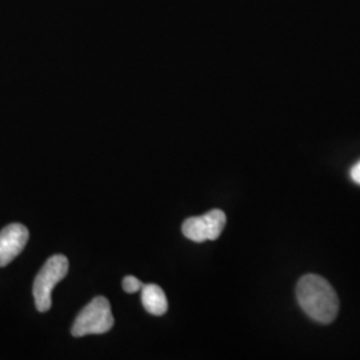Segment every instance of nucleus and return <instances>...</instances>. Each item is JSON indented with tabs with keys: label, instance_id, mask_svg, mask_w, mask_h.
<instances>
[{
	"label": "nucleus",
	"instance_id": "obj_1",
	"mask_svg": "<svg viewBox=\"0 0 360 360\" xmlns=\"http://www.w3.org/2000/svg\"><path fill=\"white\" fill-rule=\"evenodd\" d=\"M299 306L315 322H334L339 312V299L334 287L319 275H304L296 285Z\"/></svg>",
	"mask_w": 360,
	"mask_h": 360
},
{
	"label": "nucleus",
	"instance_id": "obj_2",
	"mask_svg": "<svg viewBox=\"0 0 360 360\" xmlns=\"http://www.w3.org/2000/svg\"><path fill=\"white\" fill-rule=\"evenodd\" d=\"M114 327V316L110 302L104 296H96L79 312L71 333L75 338L86 335L105 334Z\"/></svg>",
	"mask_w": 360,
	"mask_h": 360
},
{
	"label": "nucleus",
	"instance_id": "obj_3",
	"mask_svg": "<svg viewBox=\"0 0 360 360\" xmlns=\"http://www.w3.org/2000/svg\"><path fill=\"white\" fill-rule=\"evenodd\" d=\"M68 272V260L65 255H53L47 259L41 270L39 271L32 294L35 306L40 312H47L51 309V292L53 287L59 283Z\"/></svg>",
	"mask_w": 360,
	"mask_h": 360
},
{
	"label": "nucleus",
	"instance_id": "obj_4",
	"mask_svg": "<svg viewBox=\"0 0 360 360\" xmlns=\"http://www.w3.org/2000/svg\"><path fill=\"white\" fill-rule=\"evenodd\" d=\"M226 214L221 210H211L202 217L184 220L181 231L184 236L196 243L217 240L226 227Z\"/></svg>",
	"mask_w": 360,
	"mask_h": 360
},
{
	"label": "nucleus",
	"instance_id": "obj_5",
	"mask_svg": "<svg viewBox=\"0 0 360 360\" xmlns=\"http://www.w3.org/2000/svg\"><path fill=\"white\" fill-rule=\"evenodd\" d=\"M30 232L23 224H8L0 231V267L10 264L28 242Z\"/></svg>",
	"mask_w": 360,
	"mask_h": 360
},
{
	"label": "nucleus",
	"instance_id": "obj_6",
	"mask_svg": "<svg viewBox=\"0 0 360 360\" xmlns=\"http://www.w3.org/2000/svg\"><path fill=\"white\" fill-rule=\"evenodd\" d=\"M142 303L151 315L162 316L167 312L168 302L165 291L158 284H144L142 287Z\"/></svg>",
	"mask_w": 360,
	"mask_h": 360
},
{
	"label": "nucleus",
	"instance_id": "obj_7",
	"mask_svg": "<svg viewBox=\"0 0 360 360\" xmlns=\"http://www.w3.org/2000/svg\"><path fill=\"white\" fill-rule=\"evenodd\" d=\"M123 288L126 292L129 294H135L138 292L139 290H142L143 284L141 283L139 279H136L135 276H126L123 279Z\"/></svg>",
	"mask_w": 360,
	"mask_h": 360
},
{
	"label": "nucleus",
	"instance_id": "obj_8",
	"mask_svg": "<svg viewBox=\"0 0 360 360\" xmlns=\"http://www.w3.org/2000/svg\"><path fill=\"white\" fill-rule=\"evenodd\" d=\"M349 175H351V179L354 180L355 183L360 184V160L354 167L351 168Z\"/></svg>",
	"mask_w": 360,
	"mask_h": 360
}]
</instances>
